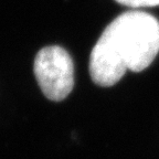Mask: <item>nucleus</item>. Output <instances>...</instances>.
Wrapping results in <instances>:
<instances>
[{"mask_svg":"<svg viewBox=\"0 0 159 159\" xmlns=\"http://www.w3.org/2000/svg\"><path fill=\"white\" fill-rule=\"evenodd\" d=\"M159 52V21L144 11L130 10L109 23L89 57V74L95 84H116L127 71L142 72Z\"/></svg>","mask_w":159,"mask_h":159,"instance_id":"obj_1","label":"nucleus"},{"mask_svg":"<svg viewBox=\"0 0 159 159\" xmlns=\"http://www.w3.org/2000/svg\"><path fill=\"white\" fill-rule=\"evenodd\" d=\"M34 75L42 93L59 102L72 92L74 66L66 50L57 45L40 50L34 60Z\"/></svg>","mask_w":159,"mask_h":159,"instance_id":"obj_2","label":"nucleus"},{"mask_svg":"<svg viewBox=\"0 0 159 159\" xmlns=\"http://www.w3.org/2000/svg\"><path fill=\"white\" fill-rule=\"evenodd\" d=\"M115 1L129 8H147L159 6V0H115Z\"/></svg>","mask_w":159,"mask_h":159,"instance_id":"obj_3","label":"nucleus"}]
</instances>
